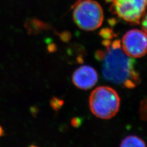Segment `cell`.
<instances>
[{
	"label": "cell",
	"instance_id": "1",
	"mask_svg": "<svg viewBox=\"0 0 147 147\" xmlns=\"http://www.w3.org/2000/svg\"><path fill=\"white\" fill-rule=\"evenodd\" d=\"M103 59L102 74L105 79L131 88L140 81L135 70L134 61L123 50L119 40H115L107 47Z\"/></svg>",
	"mask_w": 147,
	"mask_h": 147
},
{
	"label": "cell",
	"instance_id": "2",
	"mask_svg": "<svg viewBox=\"0 0 147 147\" xmlns=\"http://www.w3.org/2000/svg\"><path fill=\"white\" fill-rule=\"evenodd\" d=\"M89 107L98 118L109 119L119 110L120 98L116 90L107 86H100L93 90L89 96Z\"/></svg>",
	"mask_w": 147,
	"mask_h": 147
},
{
	"label": "cell",
	"instance_id": "3",
	"mask_svg": "<svg viewBox=\"0 0 147 147\" xmlns=\"http://www.w3.org/2000/svg\"><path fill=\"white\" fill-rule=\"evenodd\" d=\"M74 6V20L81 29L94 31L101 25L104 13L98 2L93 0H78Z\"/></svg>",
	"mask_w": 147,
	"mask_h": 147
},
{
	"label": "cell",
	"instance_id": "4",
	"mask_svg": "<svg viewBox=\"0 0 147 147\" xmlns=\"http://www.w3.org/2000/svg\"><path fill=\"white\" fill-rule=\"evenodd\" d=\"M111 10L124 21L138 24L146 13L147 0H111Z\"/></svg>",
	"mask_w": 147,
	"mask_h": 147
},
{
	"label": "cell",
	"instance_id": "5",
	"mask_svg": "<svg viewBox=\"0 0 147 147\" xmlns=\"http://www.w3.org/2000/svg\"><path fill=\"white\" fill-rule=\"evenodd\" d=\"M121 48L130 57H142L147 53V34L137 29L127 32L123 37Z\"/></svg>",
	"mask_w": 147,
	"mask_h": 147
},
{
	"label": "cell",
	"instance_id": "6",
	"mask_svg": "<svg viewBox=\"0 0 147 147\" xmlns=\"http://www.w3.org/2000/svg\"><path fill=\"white\" fill-rule=\"evenodd\" d=\"M98 74L93 67L83 65L77 69L72 76L74 84L79 89L88 90L96 84Z\"/></svg>",
	"mask_w": 147,
	"mask_h": 147
},
{
	"label": "cell",
	"instance_id": "7",
	"mask_svg": "<svg viewBox=\"0 0 147 147\" xmlns=\"http://www.w3.org/2000/svg\"><path fill=\"white\" fill-rule=\"evenodd\" d=\"M121 147H146L145 142L136 136L130 135L125 137L121 142Z\"/></svg>",
	"mask_w": 147,
	"mask_h": 147
},
{
	"label": "cell",
	"instance_id": "8",
	"mask_svg": "<svg viewBox=\"0 0 147 147\" xmlns=\"http://www.w3.org/2000/svg\"><path fill=\"white\" fill-rule=\"evenodd\" d=\"M64 102L62 100L58 99L57 98L53 97L50 101V105L54 110H59L63 105Z\"/></svg>",
	"mask_w": 147,
	"mask_h": 147
},
{
	"label": "cell",
	"instance_id": "9",
	"mask_svg": "<svg viewBox=\"0 0 147 147\" xmlns=\"http://www.w3.org/2000/svg\"><path fill=\"white\" fill-rule=\"evenodd\" d=\"M141 24H142L143 31L147 34V13L146 14L145 13V14L142 18Z\"/></svg>",
	"mask_w": 147,
	"mask_h": 147
},
{
	"label": "cell",
	"instance_id": "10",
	"mask_svg": "<svg viewBox=\"0 0 147 147\" xmlns=\"http://www.w3.org/2000/svg\"><path fill=\"white\" fill-rule=\"evenodd\" d=\"M106 53L103 51H98L95 53V57L98 60H103Z\"/></svg>",
	"mask_w": 147,
	"mask_h": 147
},
{
	"label": "cell",
	"instance_id": "11",
	"mask_svg": "<svg viewBox=\"0 0 147 147\" xmlns=\"http://www.w3.org/2000/svg\"><path fill=\"white\" fill-rule=\"evenodd\" d=\"M80 123H81V121L80 120V119L77 118H74L71 121V123L72 125L74 127L79 126L80 125Z\"/></svg>",
	"mask_w": 147,
	"mask_h": 147
},
{
	"label": "cell",
	"instance_id": "12",
	"mask_svg": "<svg viewBox=\"0 0 147 147\" xmlns=\"http://www.w3.org/2000/svg\"><path fill=\"white\" fill-rule=\"evenodd\" d=\"M61 38L64 42H67L70 39V36L68 34H63L61 36Z\"/></svg>",
	"mask_w": 147,
	"mask_h": 147
},
{
	"label": "cell",
	"instance_id": "13",
	"mask_svg": "<svg viewBox=\"0 0 147 147\" xmlns=\"http://www.w3.org/2000/svg\"><path fill=\"white\" fill-rule=\"evenodd\" d=\"M4 134V131H3V130L2 129V127L1 126H0V137L3 136Z\"/></svg>",
	"mask_w": 147,
	"mask_h": 147
},
{
	"label": "cell",
	"instance_id": "14",
	"mask_svg": "<svg viewBox=\"0 0 147 147\" xmlns=\"http://www.w3.org/2000/svg\"><path fill=\"white\" fill-rule=\"evenodd\" d=\"M110 1L111 0H106V1H107V2H110Z\"/></svg>",
	"mask_w": 147,
	"mask_h": 147
}]
</instances>
